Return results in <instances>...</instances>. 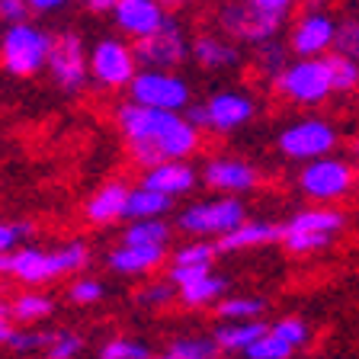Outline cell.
<instances>
[{"instance_id": "obj_1", "label": "cell", "mask_w": 359, "mask_h": 359, "mask_svg": "<svg viewBox=\"0 0 359 359\" xmlns=\"http://www.w3.org/2000/svg\"><path fill=\"white\" fill-rule=\"evenodd\" d=\"M116 128L128 148V157L142 170L164 161H189L202 144V132L187 112L154 109L135 100L116 106Z\"/></svg>"}, {"instance_id": "obj_2", "label": "cell", "mask_w": 359, "mask_h": 359, "mask_svg": "<svg viewBox=\"0 0 359 359\" xmlns=\"http://www.w3.org/2000/svg\"><path fill=\"white\" fill-rule=\"evenodd\" d=\"M90 263L87 241L74 238L61 247H20L13 254H0V276H10L22 285L55 283L61 276H77Z\"/></svg>"}, {"instance_id": "obj_3", "label": "cell", "mask_w": 359, "mask_h": 359, "mask_svg": "<svg viewBox=\"0 0 359 359\" xmlns=\"http://www.w3.org/2000/svg\"><path fill=\"white\" fill-rule=\"evenodd\" d=\"M260 112V100L244 87H222L215 93L202 100V103L189 106L187 116L199 132H209L215 138H231L241 128H247Z\"/></svg>"}, {"instance_id": "obj_4", "label": "cell", "mask_w": 359, "mask_h": 359, "mask_svg": "<svg viewBox=\"0 0 359 359\" xmlns=\"http://www.w3.org/2000/svg\"><path fill=\"white\" fill-rule=\"evenodd\" d=\"M52 45L55 36L32 20L7 26L0 36V67L10 77H36L48 67Z\"/></svg>"}, {"instance_id": "obj_5", "label": "cell", "mask_w": 359, "mask_h": 359, "mask_svg": "<svg viewBox=\"0 0 359 359\" xmlns=\"http://www.w3.org/2000/svg\"><path fill=\"white\" fill-rule=\"evenodd\" d=\"M212 22H215L218 32H224L238 45L257 48V45L276 39L289 20L276 13H266V10H260L250 0H218L215 10H212Z\"/></svg>"}, {"instance_id": "obj_6", "label": "cell", "mask_w": 359, "mask_h": 359, "mask_svg": "<svg viewBox=\"0 0 359 359\" xmlns=\"http://www.w3.org/2000/svg\"><path fill=\"white\" fill-rule=\"evenodd\" d=\"M344 228H346V215L340 209H334V205L302 209L283 224V241L279 244L295 257H311L327 250Z\"/></svg>"}, {"instance_id": "obj_7", "label": "cell", "mask_w": 359, "mask_h": 359, "mask_svg": "<svg viewBox=\"0 0 359 359\" xmlns=\"http://www.w3.org/2000/svg\"><path fill=\"white\" fill-rule=\"evenodd\" d=\"M273 93L292 106H321L330 97H337L327 55H321V58H292L283 74L273 81Z\"/></svg>"}, {"instance_id": "obj_8", "label": "cell", "mask_w": 359, "mask_h": 359, "mask_svg": "<svg viewBox=\"0 0 359 359\" xmlns=\"http://www.w3.org/2000/svg\"><path fill=\"white\" fill-rule=\"evenodd\" d=\"M337 148H340V128L321 116L292 119L276 132V151L292 164H308L318 157L337 154Z\"/></svg>"}, {"instance_id": "obj_9", "label": "cell", "mask_w": 359, "mask_h": 359, "mask_svg": "<svg viewBox=\"0 0 359 359\" xmlns=\"http://www.w3.org/2000/svg\"><path fill=\"white\" fill-rule=\"evenodd\" d=\"M295 187H299V193L305 199L318 202V205H334V202L346 199L359 187V170L346 157L327 154L302 164L299 177H295Z\"/></svg>"}, {"instance_id": "obj_10", "label": "cell", "mask_w": 359, "mask_h": 359, "mask_svg": "<svg viewBox=\"0 0 359 359\" xmlns=\"http://www.w3.org/2000/svg\"><path fill=\"white\" fill-rule=\"evenodd\" d=\"M142 71V61L135 45L122 36H103L90 45V83L106 93L128 90Z\"/></svg>"}, {"instance_id": "obj_11", "label": "cell", "mask_w": 359, "mask_h": 359, "mask_svg": "<svg viewBox=\"0 0 359 359\" xmlns=\"http://www.w3.org/2000/svg\"><path fill=\"white\" fill-rule=\"evenodd\" d=\"M247 222V205L241 196H212V199H196L177 212V228L193 238H224L238 224Z\"/></svg>"}, {"instance_id": "obj_12", "label": "cell", "mask_w": 359, "mask_h": 359, "mask_svg": "<svg viewBox=\"0 0 359 359\" xmlns=\"http://www.w3.org/2000/svg\"><path fill=\"white\" fill-rule=\"evenodd\" d=\"M126 93H128V100H135V103H142V106H154V109L187 112L193 106V83L180 74V71L142 67Z\"/></svg>"}, {"instance_id": "obj_13", "label": "cell", "mask_w": 359, "mask_h": 359, "mask_svg": "<svg viewBox=\"0 0 359 359\" xmlns=\"http://www.w3.org/2000/svg\"><path fill=\"white\" fill-rule=\"evenodd\" d=\"M45 71L61 93H67V97L83 93V87L90 83V48L83 45V39L71 29L58 32Z\"/></svg>"}, {"instance_id": "obj_14", "label": "cell", "mask_w": 359, "mask_h": 359, "mask_svg": "<svg viewBox=\"0 0 359 359\" xmlns=\"http://www.w3.org/2000/svg\"><path fill=\"white\" fill-rule=\"evenodd\" d=\"M135 52L142 67H161V71H180L193 61V36L187 32V22L177 16H167V22L154 36L135 42Z\"/></svg>"}, {"instance_id": "obj_15", "label": "cell", "mask_w": 359, "mask_h": 359, "mask_svg": "<svg viewBox=\"0 0 359 359\" xmlns=\"http://www.w3.org/2000/svg\"><path fill=\"white\" fill-rule=\"evenodd\" d=\"M337 20L327 7H305L285 29V42H289L295 58H321L330 55L337 45Z\"/></svg>"}, {"instance_id": "obj_16", "label": "cell", "mask_w": 359, "mask_h": 359, "mask_svg": "<svg viewBox=\"0 0 359 359\" xmlns=\"http://www.w3.org/2000/svg\"><path fill=\"white\" fill-rule=\"evenodd\" d=\"M202 187L218 196H244L260 187V170L241 154H215L202 164Z\"/></svg>"}, {"instance_id": "obj_17", "label": "cell", "mask_w": 359, "mask_h": 359, "mask_svg": "<svg viewBox=\"0 0 359 359\" xmlns=\"http://www.w3.org/2000/svg\"><path fill=\"white\" fill-rule=\"evenodd\" d=\"M193 65L205 74H228L244 65V45L218 29H202L193 36Z\"/></svg>"}, {"instance_id": "obj_18", "label": "cell", "mask_w": 359, "mask_h": 359, "mask_svg": "<svg viewBox=\"0 0 359 359\" xmlns=\"http://www.w3.org/2000/svg\"><path fill=\"white\" fill-rule=\"evenodd\" d=\"M109 16L122 36L142 42V39L154 36V32L167 22L170 13H167V7L161 0H119Z\"/></svg>"}, {"instance_id": "obj_19", "label": "cell", "mask_w": 359, "mask_h": 359, "mask_svg": "<svg viewBox=\"0 0 359 359\" xmlns=\"http://www.w3.org/2000/svg\"><path fill=\"white\" fill-rule=\"evenodd\" d=\"M167 260V247L157 244H119L106 254V266L116 273V276H148L154 269H161Z\"/></svg>"}, {"instance_id": "obj_20", "label": "cell", "mask_w": 359, "mask_h": 359, "mask_svg": "<svg viewBox=\"0 0 359 359\" xmlns=\"http://www.w3.org/2000/svg\"><path fill=\"white\" fill-rule=\"evenodd\" d=\"M128 193H132V187H128L126 180H109V183H103L100 189H93L90 199L83 202V218H87V224L106 228V224L122 222L126 209H128Z\"/></svg>"}, {"instance_id": "obj_21", "label": "cell", "mask_w": 359, "mask_h": 359, "mask_svg": "<svg viewBox=\"0 0 359 359\" xmlns=\"http://www.w3.org/2000/svg\"><path fill=\"white\" fill-rule=\"evenodd\" d=\"M202 180V170H196L189 161H164V164H154L148 170H142V187H151L157 193L180 199V196H189Z\"/></svg>"}, {"instance_id": "obj_22", "label": "cell", "mask_w": 359, "mask_h": 359, "mask_svg": "<svg viewBox=\"0 0 359 359\" xmlns=\"http://www.w3.org/2000/svg\"><path fill=\"white\" fill-rule=\"evenodd\" d=\"M279 241H283V224L263 222V218H247V222L238 224L234 231L218 238V250H222V254H241V250L279 244Z\"/></svg>"}, {"instance_id": "obj_23", "label": "cell", "mask_w": 359, "mask_h": 359, "mask_svg": "<svg viewBox=\"0 0 359 359\" xmlns=\"http://www.w3.org/2000/svg\"><path fill=\"white\" fill-rule=\"evenodd\" d=\"M266 330L269 327L260 318H257V321H218L212 337H215V344L222 346V353H241V356H244L247 346H254Z\"/></svg>"}, {"instance_id": "obj_24", "label": "cell", "mask_w": 359, "mask_h": 359, "mask_svg": "<svg viewBox=\"0 0 359 359\" xmlns=\"http://www.w3.org/2000/svg\"><path fill=\"white\" fill-rule=\"evenodd\" d=\"M228 279L218 276V273H205L199 279H189V283L177 285L180 292V302L187 308H215L218 302L228 295Z\"/></svg>"}, {"instance_id": "obj_25", "label": "cell", "mask_w": 359, "mask_h": 359, "mask_svg": "<svg viewBox=\"0 0 359 359\" xmlns=\"http://www.w3.org/2000/svg\"><path fill=\"white\" fill-rule=\"evenodd\" d=\"M10 314H13V324L32 327V324L48 321L55 314V299L45 295V292H39V289H26L10 302Z\"/></svg>"}, {"instance_id": "obj_26", "label": "cell", "mask_w": 359, "mask_h": 359, "mask_svg": "<svg viewBox=\"0 0 359 359\" xmlns=\"http://www.w3.org/2000/svg\"><path fill=\"white\" fill-rule=\"evenodd\" d=\"M292 58H295V55H292L289 42L276 36V39H269V42H263L254 48V71L263 77V81L273 83L285 71V65H289Z\"/></svg>"}, {"instance_id": "obj_27", "label": "cell", "mask_w": 359, "mask_h": 359, "mask_svg": "<svg viewBox=\"0 0 359 359\" xmlns=\"http://www.w3.org/2000/svg\"><path fill=\"white\" fill-rule=\"evenodd\" d=\"M173 202L170 196L157 193L151 187H135L128 193V209H126V218L135 222V218H167L173 212Z\"/></svg>"}, {"instance_id": "obj_28", "label": "cell", "mask_w": 359, "mask_h": 359, "mask_svg": "<svg viewBox=\"0 0 359 359\" xmlns=\"http://www.w3.org/2000/svg\"><path fill=\"white\" fill-rule=\"evenodd\" d=\"M173 238V224L167 218H135L126 224L122 241L126 244H157L167 247V241Z\"/></svg>"}, {"instance_id": "obj_29", "label": "cell", "mask_w": 359, "mask_h": 359, "mask_svg": "<svg viewBox=\"0 0 359 359\" xmlns=\"http://www.w3.org/2000/svg\"><path fill=\"white\" fill-rule=\"evenodd\" d=\"M266 311V302L260 295H224L215 305L218 321H257Z\"/></svg>"}, {"instance_id": "obj_30", "label": "cell", "mask_w": 359, "mask_h": 359, "mask_svg": "<svg viewBox=\"0 0 359 359\" xmlns=\"http://www.w3.org/2000/svg\"><path fill=\"white\" fill-rule=\"evenodd\" d=\"M167 350L177 353L180 359H218L222 346L215 344L212 334H180L167 344Z\"/></svg>"}, {"instance_id": "obj_31", "label": "cell", "mask_w": 359, "mask_h": 359, "mask_svg": "<svg viewBox=\"0 0 359 359\" xmlns=\"http://www.w3.org/2000/svg\"><path fill=\"white\" fill-rule=\"evenodd\" d=\"M215 254H218V244H212V241H205V238H193L173 250L170 266H205V269H212Z\"/></svg>"}, {"instance_id": "obj_32", "label": "cell", "mask_w": 359, "mask_h": 359, "mask_svg": "<svg viewBox=\"0 0 359 359\" xmlns=\"http://www.w3.org/2000/svg\"><path fill=\"white\" fill-rule=\"evenodd\" d=\"M173 299H180V292H177V283H173L170 276H167V279H154V283L142 285V289L135 292V302H138L142 308H151V311L167 308Z\"/></svg>"}, {"instance_id": "obj_33", "label": "cell", "mask_w": 359, "mask_h": 359, "mask_svg": "<svg viewBox=\"0 0 359 359\" xmlns=\"http://www.w3.org/2000/svg\"><path fill=\"white\" fill-rule=\"evenodd\" d=\"M330 77H334V93H356L359 90V61L346 58L340 52H330Z\"/></svg>"}, {"instance_id": "obj_34", "label": "cell", "mask_w": 359, "mask_h": 359, "mask_svg": "<svg viewBox=\"0 0 359 359\" xmlns=\"http://www.w3.org/2000/svg\"><path fill=\"white\" fill-rule=\"evenodd\" d=\"M103 299H106V283L97 276H74L71 285H67V302L77 308L100 305Z\"/></svg>"}, {"instance_id": "obj_35", "label": "cell", "mask_w": 359, "mask_h": 359, "mask_svg": "<svg viewBox=\"0 0 359 359\" xmlns=\"http://www.w3.org/2000/svg\"><path fill=\"white\" fill-rule=\"evenodd\" d=\"M334 52L346 55V58L359 61V10H346L337 20V45Z\"/></svg>"}, {"instance_id": "obj_36", "label": "cell", "mask_w": 359, "mask_h": 359, "mask_svg": "<svg viewBox=\"0 0 359 359\" xmlns=\"http://www.w3.org/2000/svg\"><path fill=\"white\" fill-rule=\"evenodd\" d=\"M100 359H154L151 346L135 337H112L100 346Z\"/></svg>"}, {"instance_id": "obj_37", "label": "cell", "mask_w": 359, "mask_h": 359, "mask_svg": "<svg viewBox=\"0 0 359 359\" xmlns=\"http://www.w3.org/2000/svg\"><path fill=\"white\" fill-rule=\"evenodd\" d=\"M83 353V337L77 330H52V340L42 350V359H77Z\"/></svg>"}, {"instance_id": "obj_38", "label": "cell", "mask_w": 359, "mask_h": 359, "mask_svg": "<svg viewBox=\"0 0 359 359\" xmlns=\"http://www.w3.org/2000/svg\"><path fill=\"white\" fill-rule=\"evenodd\" d=\"M48 340H52V334H45V330H36V327H13L7 337V346L13 353H20V356H32V353H42L45 346H48Z\"/></svg>"}, {"instance_id": "obj_39", "label": "cell", "mask_w": 359, "mask_h": 359, "mask_svg": "<svg viewBox=\"0 0 359 359\" xmlns=\"http://www.w3.org/2000/svg\"><path fill=\"white\" fill-rule=\"evenodd\" d=\"M292 353H295V346L285 344L279 334L266 330L254 346H247L244 350V359H292Z\"/></svg>"}, {"instance_id": "obj_40", "label": "cell", "mask_w": 359, "mask_h": 359, "mask_svg": "<svg viewBox=\"0 0 359 359\" xmlns=\"http://www.w3.org/2000/svg\"><path fill=\"white\" fill-rule=\"evenodd\" d=\"M269 330H273V334H279L285 344H292L295 350H299V346H305L308 340H311V327H308L302 318H292V314H289V318H279L276 324H269Z\"/></svg>"}, {"instance_id": "obj_41", "label": "cell", "mask_w": 359, "mask_h": 359, "mask_svg": "<svg viewBox=\"0 0 359 359\" xmlns=\"http://www.w3.org/2000/svg\"><path fill=\"white\" fill-rule=\"evenodd\" d=\"M32 234L29 222H0V254H13L26 247V238Z\"/></svg>"}, {"instance_id": "obj_42", "label": "cell", "mask_w": 359, "mask_h": 359, "mask_svg": "<svg viewBox=\"0 0 359 359\" xmlns=\"http://www.w3.org/2000/svg\"><path fill=\"white\" fill-rule=\"evenodd\" d=\"M29 16H32V10L26 0H0V22H4V26L26 22Z\"/></svg>"}, {"instance_id": "obj_43", "label": "cell", "mask_w": 359, "mask_h": 359, "mask_svg": "<svg viewBox=\"0 0 359 359\" xmlns=\"http://www.w3.org/2000/svg\"><path fill=\"white\" fill-rule=\"evenodd\" d=\"M250 4H257V7L266 10V13H276V16L289 20V16L299 10V4H305V0H250Z\"/></svg>"}, {"instance_id": "obj_44", "label": "cell", "mask_w": 359, "mask_h": 359, "mask_svg": "<svg viewBox=\"0 0 359 359\" xmlns=\"http://www.w3.org/2000/svg\"><path fill=\"white\" fill-rule=\"evenodd\" d=\"M26 4H29V10L36 16H55V13L71 7L74 0H26Z\"/></svg>"}, {"instance_id": "obj_45", "label": "cell", "mask_w": 359, "mask_h": 359, "mask_svg": "<svg viewBox=\"0 0 359 359\" xmlns=\"http://www.w3.org/2000/svg\"><path fill=\"white\" fill-rule=\"evenodd\" d=\"M81 4L87 7V13L106 16V13H112V10H116V4H119V0H81Z\"/></svg>"}, {"instance_id": "obj_46", "label": "cell", "mask_w": 359, "mask_h": 359, "mask_svg": "<svg viewBox=\"0 0 359 359\" xmlns=\"http://www.w3.org/2000/svg\"><path fill=\"white\" fill-rule=\"evenodd\" d=\"M10 330H13V314H10L7 302H0V344H7Z\"/></svg>"}, {"instance_id": "obj_47", "label": "cell", "mask_w": 359, "mask_h": 359, "mask_svg": "<svg viewBox=\"0 0 359 359\" xmlns=\"http://www.w3.org/2000/svg\"><path fill=\"white\" fill-rule=\"evenodd\" d=\"M161 4H164L167 10H180V7H189L193 0H161Z\"/></svg>"}, {"instance_id": "obj_48", "label": "cell", "mask_w": 359, "mask_h": 359, "mask_svg": "<svg viewBox=\"0 0 359 359\" xmlns=\"http://www.w3.org/2000/svg\"><path fill=\"white\" fill-rule=\"evenodd\" d=\"M154 359H180V356H177V353H170V350H164V353H157Z\"/></svg>"}, {"instance_id": "obj_49", "label": "cell", "mask_w": 359, "mask_h": 359, "mask_svg": "<svg viewBox=\"0 0 359 359\" xmlns=\"http://www.w3.org/2000/svg\"><path fill=\"white\" fill-rule=\"evenodd\" d=\"M350 151H353V154L359 157V135H353V142H350Z\"/></svg>"}]
</instances>
